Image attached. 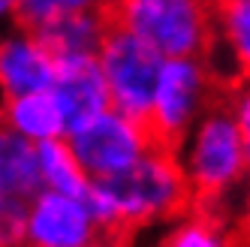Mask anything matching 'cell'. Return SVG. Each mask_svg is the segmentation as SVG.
<instances>
[{"instance_id": "6da1fadb", "label": "cell", "mask_w": 250, "mask_h": 247, "mask_svg": "<svg viewBox=\"0 0 250 247\" xmlns=\"http://www.w3.org/2000/svg\"><path fill=\"white\" fill-rule=\"evenodd\" d=\"M247 145L250 139L232 121L226 100L217 97L175 151L178 166L190 184L193 202L220 199L244 178L250 160Z\"/></svg>"}, {"instance_id": "7a4b0ae2", "label": "cell", "mask_w": 250, "mask_h": 247, "mask_svg": "<svg viewBox=\"0 0 250 247\" xmlns=\"http://www.w3.org/2000/svg\"><path fill=\"white\" fill-rule=\"evenodd\" d=\"M115 205V217L121 235L136 226H148L157 220L181 217L193 205V193L184 178L178 157L166 148H151L127 172L100 181Z\"/></svg>"}, {"instance_id": "3957f363", "label": "cell", "mask_w": 250, "mask_h": 247, "mask_svg": "<svg viewBox=\"0 0 250 247\" xmlns=\"http://www.w3.org/2000/svg\"><path fill=\"white\" fill-rule=\"evenodd\" d=\"M112 21L154 48L163 61L202 58L214 40V6L199 0H124L109 3Z\"/></svg>"}, {"instance_id": "277c9868", "label": "cell", "mask_w": 250, "mask_h": 247, "mask_svg": "<svg viewBox=\"0 0 250 247\" xmlns=\"http://www.w3.org/2000/svg\"><path fill=\"white\" fill-rule=\"evenodd\" d=\"M214 100H217V91H214V79L208 76L202 58L163 61L151 97V112L145 121L151 142L175 154Z\"/></svg>"}, {"instance_id": "5b68a950", "label": "cell", "mask_w": 250, "mask_h": 247, "mask_svg": "<svg viewBox=\"0 0 250 247\" xmlns=\"http://www.w3.org/2000/svg\"><path fill=\"white\" fill-rule=\"evenodd\" d=\"M12 21L37 37L55 58H76L97 55L112 27V9L91 0H21L15 3Z\"/></svg>"}, {"instance_id": "8992f818", "label": "cell", "mask_w": 250, "mask_h": 247, "mask_svg": "<svg viewBox=\"0 0 250 247\" xmlns=\"http://www.w3.org/2000/svg\"><path fill=\"white\" fill-rule=\"evenodd\" d=\"M94 58L103 73L105 91H109L112 112L145 124L151 112L157 76L163 69V58L154 48H148L142 40H136L133 33L121 30L115 21L105 30Z\"/></svg>"}, {"instance_id": "52a82bcc", "label": "cell", "mask_w": 250, "mask_h": 247, "mask_svg": "<svg viewBox=\"0 0 250 247\" xmlns=\"http://www.w3.org/2000/svg\"><path fill=\"white\" fill-rule=\"evenodd\" d=\"M66 145L82 172L87 175V181H109L127 172L154 148L145 124L130 121L112 109L94 118L91 124H84L82 130L69 133Z\"/></svg>"}, {"instance_id": "ba28073f", "label": "cell", "mask_w": 250, "mask_h": 247, "mask_svg": "<svg viewBox=\"0 0 250 247\" xmlns=\"http://www.w3.org/2000/svg\"><path fill=\"white\" fill-rule=\"evenodd\" d=\"M97 241L103 232L82 199L42 190L27 202L24 247H91Z\"/></svg>"}, {"instance_id": "9c48e42d", "label": "cell", "mask_w": 250, "mask_h": 247, "mask_svg": "<svg viewBox=\"0 0 250 247\" xmlns=\"http://www.w3.org/2000/svg\"><path fill=\"white\" fill-rule=\"evenodd\" d=\"M51 97L66 124V136L82 130L103 112H109V91H105L103 73L94 55H76V58H55V82Z\"/></svg>"}, {"instance_id": "30bf717a", "label": "cell", "mask_w": 250, "mask_h": 247, "mask_svg": "<svg viewBox=\"0 0 250 247\" xmlns=\"http://www.w3.org/2000/svg\"><path fill=\"white\" fill-rule=\"evenodd\" d=\"M55 82V55L24 30L0 40V100L42 94Z\"/></svg>"}, {"instance_id": "8fae6325", "label": "cell", "mask_w": 250, "mask_h": 247, "mask_svg": "<svg viewBox=\"0 0 250 247\" xmlns=\"http://www.w3.org/2000/svg\"><path fill=\"white\" fill-rule=\"evenodd\" d=\"M0 124H3L6 130H12L15 136L27 139L30 145L66 139L63 115H61L55 97H51L48 91L0 100Z\"/></svg>"}, {"instance_id": "7c38bea8", "label": "cell", "mask_w": 250, "mask_h": 247, "mask_svg": "<svg viewBox=\"0 0 250 247\" xmlns=\"http://www.w3.org/2000/svg\"><path fill=\"white\" fill-rule=\"evenodd\" d=\"M0 193L21 202H30L37 193H42L37 169V145L15 136L3 124H0Z\"/></svg>"}, {"instance_id": "4fadbf2b", "label": "cell", "mask_w": 250, "mask_h": 247, "mask_svg": "<svg viewBox=\"0 0 250 247\" xmlns=\"http://www.w3.org/2000/svg\"><path fill=\"white\" fill-rule=\"evenodd\" d=\"M37 169H40V184L48 193H61V196L82 199L87 190V175L76 163L73 151H69L66 139L37 145Z\"/></svg>"}, {"instance_id": "5bb4252c", "label": "cell", "mask_w": 250, "mask_h": 247, "mask_svg": "<svg viewBox=\"0 0 250 247\" xmlns=\"http://www.w3.org/2000/svg\"><path fill=\"white\" fill-rule=\"evenodd\" d=\"M214 37L226 42V51L244 69L250 61V3L247 0H226L214 6Z\"/></svg>"}, {"instance_id": "9a60e30c", "label": "cell", "mask_w": 250, "mask_h": 247, "mask_svg": "<svg viewBox=\"0 0 250 247\" xmlns=\"http://www.w3.org/2000/svg\"><path fill=\"white\" fill-rule=\"evenodd\" d=\"M157 247H226V232L211 214L196 211V214L178 220L160 238Z\"/></svg>"}, {"instance_id": "2e32d148", "label": "cell", "mask_w": 250, "mask_h": 247, "mask_svg": "<svg viewBox=\"0 0 250 247\" xmlns=\"http://www.w3.org/2000/svg\"><path fill=\"white\" fill-rule=\"evenodd\" d=\"M24 217L27 202L21 199H0V247H24Z\"/></svg>"}, {"instance_id": "e0dca14e", "label": "cell", "mask_w": 250, "mask_h": 247, "mask_svg": "<svg viewBox=\"0 0 250 247\" xmlns=\"http://www.w3.org/2000/svg\"><path fill=\"white\" fill-rule=\"evenodd\" d=\"M12 15H15V3L12 0H0V24L12 21Z\"/></svg>"}, {"instance_id": "ac0fdd59", "label": "cell", "mask_w": 250, "mask_h": 247, "mask_svg": "<svg viewBox=\"0 0 250 247\" xmlns=\"http://www.w3.org/2000/svg\"><path fill=\"white\" fill-rule=\"evenodd\" d=\"M91 247H118V241H112V238H103V241H97V244H91Z\"/></svg>"}, {"instance_id": "d6986e66", "label": "cell", "mask_w": 250, "mask_h": 247, "mask_svg": "<svg viewBox=\"0 0 250 247\" xmlns=\"http://www.w3.org/2000/svg\"><path fill=\"white\" fill-rule=\"evenodd\" d=\"M0 199H3V193H0Z\"/></svg>"}]
</instances>
